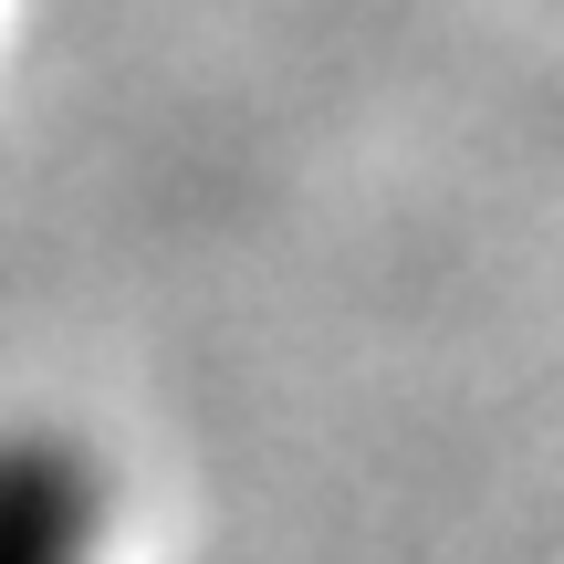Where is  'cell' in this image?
Returning a JSON list of instances; mask_svg holds the SVG:
<instances>
[{
	"label": "cell",
	"mask_w": 564,
	"mask_h": 564,
	"mask_svg": "<svg viewBox=\"0 0 564 564\" xmlns=\"http://www.w3.org/2000/svg\"><path fill=\"white\" fill-rule=\"evenodd\" d=\"M0 564H105V470L53 429H0Z\"/></svg>",
	"instance_id": "6da1fadb"
}]
</instances>
